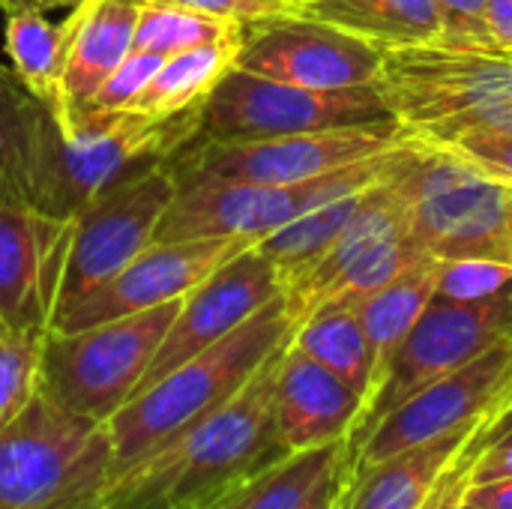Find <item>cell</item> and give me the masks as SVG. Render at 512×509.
I'll return each mask as SVG.
<instances>
[{
    "label": "cell",
    "instance_id": "1",
    "mask_svg": "<svg viewBox=\"0 0 512 509\" xmlns=\"http://www.w3.org/2000/svg\"><path fill=\"white\" fill-rule=\"evenodd\" d=\"M288 345L291 339L225 405L120 471L96 509H207L285 459L288 447L273 423V393Z\"/></svg>",
    "mask_w": 512,
    "mask_h": 509
},
{
    "label": "cell",
    "instance_id": "2",
    "mask_svg": "<svg viewBox=\"0 0 512 509\" xmlns=\"http://www.w3.org/2000/svg\"><path fill=\"white\" fill-rule=\"evenodd\" d=\"M201 108L180 114L36 105L21 165V198L48 219L72 222L123 177L165 165L201 129Z\"/></svg>",
    "mask_w": 512,
    "mask_h": 509
},
{
    "label": "cell",
    "instance_id": "3",
    "mask_svg": "<svg viewBox=\"0 0 512 509\" xmlns=\"http://www.w3.org/2000/svg\"><path fill=\"white\" fill-rule=\"evenodd\" d=\"M294 330L297 318L291 315L285 294H279L234 333L135 393L105 423L114 453L111 480L225 405L261 369V363L294 336Z\"/></svg>",
    "mask_w": 512,
    "mask_h": 509
},
{
    "label": "cell",
    "instance_id": "4",
    "mask_svg": "<svg viewBox=\"0 0 512 509\" xmlns=\"http://www.w3.org/2000/svg\"><path fill=\"white\" fill-rule=\"evenodd\" d=\"M384 180L405 207L408 237L420 255L512 264V186L423 138L399 150Z\"/></svg>",
    "mask_w": 512,
    "mask_h": 509
},
{
    "label": "cell",
    "instance_id": "5",
    "mask_svg": "<svg viewBox=\"0 0 512 509\" xmlns=\"http://www.w3.org/2000/svg\"><path fill=\"white\" fill-rule=\"evenodd\" d=\"M378 87L393 117L429 144L512 129V45L429 42L384 51Z\"/></svg>",
    "mask_w": 512,
    "mask_h": 509
},
{
    "label": "cell",
    "instance_id": "6",
    "mask_svg": "<svg viewBox=\"0 0 512 509\" xmlns=\"http://www.w3.org/2000/svg\"><path fill=\"white\" fill-rule=\"evenodd\" d=\"M111 462L105 423L69 414L36 390L0 429V509H96Z\"/></svg>",
    "mask_w": 512,
    "mask_h": 509
},
{
    "label": "cell",
    "instance_id": "7",
    "mask_svg": "<svg viewBox=\"0 0 512 509\" xmlns=\"http://www.w3.org/2000/svg\"><path fill=\"white\" fill-rule=\"evenodd\" d=\"M180 300L75 333L45 330L36 390L69 414L108 423L138 390Z\"/></svg>",
    "mask_w": 512,
    "mask_h": 509
},
{
    "label": "cell",
    "instance_id": "8",
    "mask_svg": "<svg viewBox=\"0 0 512 509\" xmlns=\"http://www.w3.org/2000/svg\"><path fill=\"white\" fill-rule=\"evenodd\" d=\"M417 141V138H414ZM408 147V144H405ZM402 147L300 183H198L177 189L153 243L234 237L258 243L303 213L384 180Z\"/></svg>",
    "mask_w": 512,
    "mask_h": 509
},
{
    "label": "cell",
    "instance_id": "9",
    "mask_svg": "<svg viewBox=\"0 0 512 509\" xmlns=\"http://www.w3.org/2000/svg\"><path fill=\"white\" fill-rule=\"evenodd\" d=\"M414 138L399 120L258 141H207L195 135L165 168L177 189L198 183H300L405 147Z\"/></svg>",
    "mask_w": 512,
    "mask_h": 509
},
{
    "label": "cell",
    "instance_id": "10",
    "mask_svg": "<svg viewBox=\"0 0 512 509\" xmlns=\"http://www.w3.org/2000/svg\"><path fill=\"white\" fill-rule=\"evenodd\" d=\"M387 120L396 117L378 81L360 87L321 90L264 78L231 66L204 99L198 138L258 141Z\"/></svg>",
    "mask_w": 512,
    "mask_h": 509
},
{
    "label": "cell",
    "instance_id": "11",
    "mask_svg": "<svg viewBox=\"0 0 512 509\" xmlns=\"http://www.w3.org/2000/svg\"><path fill=\"white\" fill-rule=\"evenodd\" d=\"M507 339H512V291L477 303L435 297L393 354L375 393L366 399L363 414L348 438L351 453L405 399Z\"/></svg>",
    "mask_w": 512,
    "mask_h": 509
},
{
    "label": "cell",
    "instance_id": "12",
    "mask_svg": "<svg viewBox=\"0 0 512 509\" xmlns=\"http://www.w3.org/2000/svg\"><path fill=\"white\" fill-rule=\"evenodd\" d=\"M174 195L177 183L165 165L135 171L99 192L72 219L51 318L84 300L141 255L153 243L156 225Z\"/></svg>",
    "mask_w": 512,
    "mask_h": 509
},
{
    "label": "cell",
    "instance_id": "13",
    "mask_svg": "<svg viewBox=\"0 0 512 509\" xmlns=\"http://www.w3.org/2000/svg\"><path fill=\"white\" fill-rule=\"evenodd\" d=\"M510 411L512 339H507L393 408L351 453V468L357 471L402 450L492 426Z\"/></svg>",
    "mask_w": 512,
    "mask_h": 509
},
{
    "label": "cell",
    "instance_id": "14",
    "mask_svg": "<svg viewBox=\"0 0 512 509\" xmlns=\"http://www.w3.org/2000/svg\"><path fill=\"white\" fill-rule=\"evenodd\" d=\"M426 258L408 237L405 207L387 180L366 189L357 213L330 249L294 276L282 294L297 324L330 300H360L390 282L399 270Z\"/></svg>",
    "mask_w": 512,
    "mask_h": 509
},
{
    "label": "cell",
    "instance_id": "15",
    "mask_svg": "<svg viewBox=\"0 0 512 509\" xmlns=\"http://www.w3.org/2000/svg\"><path fill=\"white\" fill-rule=\"evenodd\" d=\"M234 66L276 81L339 90L375 84L384 66V48L291 9L243 24Z\"/></svg>",
    "mask_w": 512,
    "mask_h": 509
},
{
    "label": "cell",
    "instance_id": "16",
    "mask_svg": "<svg viewBox=\"0 0 512 509\" xmlns=\"http://www.w3.org/2000/svg\"><path fill=\"white\" fill-rule=\"evenodd\" d=\"M246 246H255V243L234 240V237L150 243L105 285L90 291L75 306L57 312L48 321V330L75 333V330H87L114 318H126V315L180 300L201 279H207L219 264H225L231 255H237Z\"/></svg>",
    "mask_w": 512,
    "mask_h": 509
},
{
    "label": "cell",
    "instance_id": "17",
    "mask_svg": "<svg viewBox=\"0 0 512 509\" xmlns=\"http://www.w3.org/2000/svg\"><path fill=\"white\" fill-rule=\"evenodd\" d=\"M279 294H282L279 270L258 246H246L237 255H231L183 297L135 393L147 390L180 363L192 360L195 354L207 351L210 345L234 333Z\"/></svg>",
    "mask_w": 512,
    "mask_h": 509
},
{
    "label": "cell",
    "instance_id": "18",
    "mask_svg": "<svg viewBox=\"0 0 512 509\" xmlns=\"http://www.w3.org/2000/svg\"><path fill=\"white\" fill-rule=\"evenodd\" d=\"M72 222L21 201L0 204V321L6 330H48Z\"/></svg>",
    "mask_w": 512,
    "mask_h": 509
},
{
    "label": "cell",
    "instance_id": "19",
    "mask_svg": "<svg viewBox=\"0 0 512 509\" xmlns=\"http://www.w3.org/2000/svg\"><path fill=\"white\" fill-rule=\"evenodd\" d=\"M366 399L339 375L297 351L285 348L273 393V423L288 453L348 441Z\"/></svg>",
    "mask_w": 512,
    "mask_h": 509
},
{
    "label": "cell",
    "instance_id": "20",
    "mask_svg": "<svg viewBox=\"0 0 512 509\" xmlns=\"http://www.w3.org/2000/svg\"><path fill=\"white\" fill-rule=\"evenodd\" d=\"M483 429L456 432L411 450H402L390 459H381L366 468H351V477L333 509H423L447 468L462 456V450L477 441Z\"/></svg>",
    "mask_w": 512,
    "mask_h": 509
},
{
    "label": "cell",
    "instance_id": "21",
    "mask_svg": "<svg viewBox=\"0 0 512 509\" xmlns=\"http://www.w3.org/2000/svg\"><path fill=\"white\" fill-rule=\"evenodd\" d=\"M351 477L348 441L297 450L243 480L207 509H327Z\"/></svg>",
    "mask_w": 512,
    "mask_h": 509
},
{
    "label": "cell",
    "instance_id": "22",
    "mask_svg": "<svg viewBox=\"0 0 512 509\" xmlns=\"http://www.w3.org/2000/svg\"><path fill=\"white\" fill-rule=\"evenodd\" d=\"M138 12V0H81L72 6V39L60 75V108L84 105L129 57Z\"/></svg>",
    "mask_w": 512,
    "mask_h": 509
},
{
    "label": "cell",
    "instance_id": "23",
    "mask_svg": "<svg viewBox=\"0 0 512 509\" xmlns=\"http://www.w3.org/2000/svg\"><path fill=\"white\" fill-rule=\"evenodd\" d=\"M435 285H438V261L417 258L414 264L399 270L390 282L354 300L369 351H372V393L381 384L405 336L414 330L426 306L435 300Z\"/></svg>",
    "mask_w": 512,
    "mask_h": 509
},
{
    "label": "cell",
    "instance_id": "24",
    "mask_svg": "<svg viewBox=\"0 0 512 509\" xmlns=\"http://www.w3.org/2000/svg\"><path fill=\"white\" fill-rule=\"evenodd\" d=\"M294 12L336 24L384 51L429 45L444 36L438 0H303Z\"/></svg>",
    "mask_w": 512,
    "mask_h": 509
},
{
    "label": "cell",
    "instance_id": "25",
    "mask_svg": "<svg viewBox=\"0 0 512 509\" xmlns=\"http://www.w3.org/2000/svg\"><path fill=\"white\" fill-rule=\"evenodd\" d=\"M69 39H72V12L63 24H54L45 15V9H33V6L6 9L3 48L9 57V69L27 87V93L48 108L63 105L60 75H63Z\"/></svg>",
    "mask_w": 512,
    "mask_h": 509
},
{
    "label": "cell",
    "instance_id": "26",
    "mask_svg": "<svg viewBox=\"0 0 512 509\" xmlns=\"http://www.w3.org/2000/svg\"><path fill=\"white\" fill-rule=\"evenodd\" d=\"M291 345L339 375L348 387H354L363 399L372 393V351L357 315L354 300H330L306 315Z\"/></svg>",
    "mask_w": 512,
    "mask_h": 509
},
{
    "label": "cell",
    "instance_id": "27",
    "mask_svg": "<svg viewBox=\"0 0 512 509\" xmlns=\"http://www.w3.org/2000/svg\"><path fill=\"white\" fill-rule=\"evenodd\" d=\"M240 42H243V30L228 39H216L165 57L156 75L150 78V84L135 99L132 111L165 117L204 105V99L219 84V78L234 66Z\"/></svg>",
    "mask_w": 512,
    "mask_h": 509
},
{
    "label": "cell",
    "instance_id": "28",
    "mask_svg": "<svg viewBox=\"0 0 512 509\" xmlns=\"http://www.w3.org/2000/svg\"><path fill=\"white\" fill-rule=\"evenodd\" d=\"M363 195H366V189L333 198V201L303 213L300 219L288 222L285 228H279V231H273V234H267L264 240L255 243L276 264L282 288L294 276H300L306 267H312L330 249V243L342 234V228L357 213Z\"/></svg>",
    "mask_w": 512,
    "mask_h": 509
},
{
    "label": "cell",
    "instance_id": "29",
    "mask_svg": "<svg viewBox=\"0 0 512 509\" xmlns=\"http://www.w3.org/2000/svg\"><path fill=\"white\" fill-rule=\"evenodd\" d=\"M243 24L183 12V9H168V6H141L138 24H135V39L132 51L156 54V57H171L216 39H228L240 33Z\"/></svg>",
    "mask_w": 512,
    "mask_h": 509
},
{
    "label": "cell",
    "instance_id": "30",
    "mask_svg": "<svg viewBox=\"0 0 512 509\" xmlns=\"http://www.w3.org/2000/svg\"><path fill=\"white\" fill-rule=\"evenodd\" d=\"M39 99L15 78L9 66H0V195L3 201H21V165L30 138V123Z\"/></svg>",
    "mask_w": 512,
    "mask_h": 509
},
{
    "label": "cell",
    "instance_id": "31",
    "mask_svg": "<svg viewBox=\"0 0 512 509\" xmlns=\"http://www.w3.org/2000/svg\"><path fill=\"white\" fill-rule=\"evenodd\" d=\"M45 330H9L0 336V429L36 396Z\"/></svg>",
    "mask_w": 512,
    "mask_h": 509
},
{
    "label": "cell",
    "instance_id": "32",
    "mask_svg": "<svg viewBox=\"0 0 512 509\" xmlns=\"http://www.w3.org/2000/svg\"><path fill=\"white\" fill-rule=\"evenodd\" d=\"M512 291V264L489 258H462V261H438V300L453 303H477Z\"/></svg>",
    "mask_w": 512,
    "mask_h": 509
},
{
    "label": "cell",
    "instance_id": "33",
    "mask_svg": "<svg viewBox=\"0 0 512 509\" xmlns=\"http://www.w3.org/2000/svg\"><path fill=\"white\" fill-rule=\"evenodd\" d=\"M162 60L165 57L144 54V51H129V57L105 78V84L84 105L96 108V111H132L135 99L150 84V78L156 75Z\"/></svg>",
    "mask_w": 512,
    "mask_h": 509
},
{
    "label": "cell",
    "instance_id": "34",
    "mask_svg": "<svg viewBox=\"0 0 512 509\" xmlns=\"http://www.w3.org/2000/svg\"><path fill=\"white\" fill-rule=\"evenodd\" d=\"M441 147H450L471 165L512 186V129H471Z\"/></svg>",
    "mask_w": 512,
    "mask_h": 509
},
{
    "label": "cell",
    "instance_id": "35",
    "mask_svg": "<svg viewBox=\"0 0 512 509\" xmlns=\"http://www.w3.org/2000/svg\"><path fill=\"white\" fill-rule=\"evenodd\" d=\"M141 6H168V9H183L231 24H252L279 12H291L285 0H138Z\"/></svg>",
    "mask_w": 512,
    "mask_h": 509
},
{
    "label": "cell",
    "instance_id": "36",
    "mask_svg": "<svg viewBox=\"0 0 512 509\" xmlns=\"http://www.w3.org/2000/svg\"><path fill=\"white\" fill-rule=\"evenodd\" d=\"M501 477H512V411L480 435L477 456L471 465V486L492 483Z\"/></svg>",
    "mask_w": 512,
    "mask_h": 509
},
{
    "label": "cell",
    "instance_id": "37",
    "mask_svg": "<svg viewBox=\"0 0 512 509\" xmlns=\"http://www.w3.org/2000/svg\"><path fill=\"white\" fill-rule=\"evenodd\" d=\"M486 3L489 0H438L444 18V36L438 42L492 45L486 33Z\"/></svg>",
    "mask_w": 512,
    "mask_h": 509
},
{
    "label": "cell",
    "instance_id": "38",
    "mask_svg": "<svg viewBox=\"0 0 512 509\" xmlns=\"http://www.w3.org/2000/svg\"><path fill=\"white\" fill-rule=\"evenodd\" d=\"M480 441V438H477ZM477 441H471L462 456L447 468V474L441 477V483L435 486L432 498L426 501L423 509H462L465 501V492L471 486V465H474V456H477Z\"/></svg>",
    "mask_w": 512,
    "mask_h": 509
},
{
    "label": "cell",
    "instance_id": "39",
    "mask_svg": "<svg viewBox=\"0 0 512 509\" xmlns=\"http://www.w3.org/2000/svg\"><path fill=\"white\" fill-rule=\"evenodd\" d=\"M465 507L471 509H512V477H501L492 483L468 486Z\"/></svg>",
    "mask_w": 512,
    "mask_h": 509
},
{
    "label": "cell",
    "instance_id": "40",
    "mask_svg": "<svg viewBox=\"0 0 512 509\" xmlns=\"http://www.w3.org/2000/svg\"><path fill=\"white\" fill-rule=\"evenodd\" d=\"M486 33L495 45H512V0L486 3Z\"/></svg>",
    "mask_w": 512,
    "mask_h": 509
},
{
    "label": "cell",
    "instance_id": "41",
    "mask_svg": "<svg viewBox=\"0 0 512 509\" xmlns=\"http://www.w3.org/2000/svg\"><path fill=\"white\" fill-rule=\"evenodd\" d=\"M81 0H6V9H15V6H33V9H60V6H75ZM3 9V12H6Z\"/></svg>",
    "mask_w": 512,
    "mask_h": 509
},
{
    "label": "cell",
    "instance_id": "42",
    "mask_svg": "<svg viewBox=\"0 0 512 509\" xmlns=\"http://www.w3.org/2000/svg\"><path fill=\"white\" fill-rule=\"evenodd\" d=\"M285 3H288V6H291V9H294V6H300V3H303V0H285Z\"/></svg>",
    "mask_w": 512,
    "mask_h": 509
},
{
    "label": "cell",
    "instance_id": "43",
    "mask_svg": "<svg viewBox=\"0 0 512 509\" xmlns=\"http://www.w3.org/2000/svg\"><path fill=\"white\" fill-rule=\"evenodd\" d=\"M3 333H9V330H6V324L0 321V336H3Z\"/></svg>",
    "mask_w": 512,
    "mask_h": 509
},
{
    "label": "cell",
    "instance_id": "44",
    "mask_svg": "<svg viewBox=\"0 0 512 509\" xmlns=\"http://www.w3.org/2000/svg\"><path fill=\"white\" fill-rule=\"evenodd\" d=\"M0 9H6V0H0Z\"/></svg>",
    "mask_w": 512,
    "mask_h": 509
},
{
    "label": "cell",
    "instance_id": "45",
    "mask_svg": "<svg viewBox=\"0 0 512 509\" xmlns=\"http://www.w3.org/2000/svg\"><path fill=\"white\" fill-rule=\"evenodd\" d=\"M462 509H471V507H465V501H462Z\"/></svg>",
    "mask_w": 512,
    "mask_h": 509
},
{
    "label": "cell",
    "instance_id": "46",
    "mask_svg": "<svg viewBox=\"0 0 512 509\" xmlns=\"http://www.w3.org/2000/svg\"><path fill=\"white\" fill-rule=\"evenodd\" d=\"M0 204H6V201H3V195H0Z\"/></svg>",
    "mask_w": 512,
    "mask_h": 509
},
{
    "label": "cell",
    "instance_id": "47",
    "mask_svg": "<svg viewBox=\"0 0 512 509\" xmlns=\"http://www.w3.org/2000/svg\"><path fill=\"white\" fill-rule=\"evenodd\" d=\"M327 509H333V504H330V507H327Z\"/></svg>",
    "mask_w": 512,
    "mask_h": 509
}]
</instances>
